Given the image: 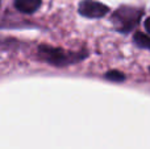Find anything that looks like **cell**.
Masks as SVG:
<instances>
[{
	"instance_id": "cell-1",
	"label": "cell",
	"mask_w": 150,
	"mask_h": 149,
	"mask_svg": "<svg viewBox=\"0 0 150 149\" xmlns=\"http://www.w3.org/2000/svg\"><path fill=\"white\" fill-rule=\"evenodd\" d=\"M38 54L45 62L54 66H67L71 63L79 62L83 58L87 57L86 52H66L61 48H53L47 46V45H41L38 48Z\"/></svg>"
},
{
	"instance_id": "cell-2",
	"label": "cell",
	"mask_w": 150,
	"mask_h": 149,
	"mask_svg": "<svg viewBox=\"0 0 150 149\" xmlns=\"http://www.w3.org/2000/svg\"><path fill=\"white\" fill-rule=\"evenodd\" d=\"M141 15H142V12L137 8L121 7L112 15V23L115 24V28L119 32L127 33V32L133 31L137 26Z\"/></svg>"
},
{
	"instance_id": "cell-3",
	"label": "cell",
	"mask_w": 150,
	"mask_h": 149,
	"mask_svg": "<svg viewBox=\"0 0 150 149\" xmlns=\"http://www.w3.org/2000/svg\"><path fill=\"white\" fill-rule=\"evenodd\" d=\"M109 12L105 4L96 0H82L79 3V13L88 18H100Z\"/></svg>"
},
{
	"instance_id": "cell-7",
	"label": "cell",
	"mask_w": 150,
	"mask_h": 149,
	"mask_svg": "<svg viewBox=\"0 0 150 149\" xmlns=\"http://www.w3.org/2000/svg\"><path fill=\"white\" fill-rule=\"evenodd\" d=\"M144 25H145V29L148 31V33L150 34V17L146 18V20H145V24H144Z\"/></svg>"
},
{
	"instance_id": "cell-6",
	"label": "cell",
	"mask_w": 150,
	"mask_h": 149,
	"mask_svg": "<svg viewBox=\"0 0 150 149\" xmlns=\"http://www.w3.org/2000/svg\"><path fill=\"white\" fill-rule=\"evenodd\" d=\"M105 78L109 79V81H113V82H121L125 79V75L121 71L111 70V71H108V73H105Z\"/></svg>"
},
{
	"instance_id": "cell-4",
	"label": "cell",
	"mask_w": 150,
	"mask_h": 149,
	"mask_svg": "<svg viewBox=\"0 0 150 149\" xmlns=\"http://www.w3.org/2000/svg\"><path fill=\"white\" fill-rule=\"evenodd\" d=\"M42 1L41 0H16L15 7L21 13H34L40 7Z\"/></svg>"
},
{
	"instance_id": "cell-5",
	"label": "cell",
	"mask_w": 150,
	"mask_h": 149,
	"mask_svg": "<svg viewBox=\"0 0 150 149\" xmlns=\"http://www.w3.org/2000/svg\"><path fill=\"white\" fill-rule=\"evenodd\" d=\"M133 41L137 46L142 48V49H149L150 50V36L145 33H141V32H137L133 36Z\"/></svg>"
}]
</instances>
